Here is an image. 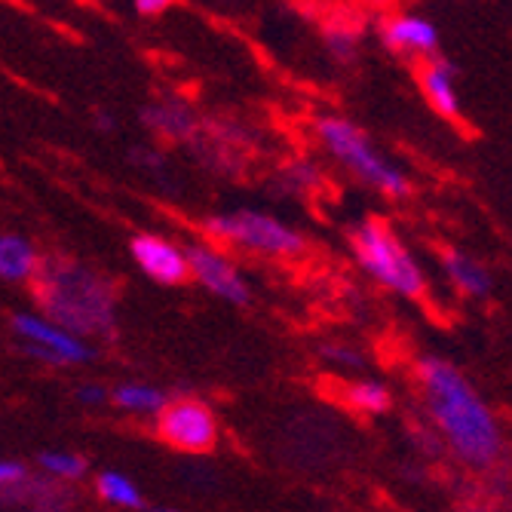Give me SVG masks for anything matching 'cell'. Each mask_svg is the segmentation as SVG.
Returning <instances> with one entry per match:
<instances>
[{
  "mask_svg": "<svg viewBox=\"0 0 512 512\" xmlns=\"http://www.w3.org/2000/svg\"><path fill=\"white\" fill-rule=\"evenodd\" d=\"M417 83H421L424 99L436 114H442L448 120L460 117L463 102H460V89H457V71L451 62H445L439 53L424 59L421 71H417Z\"/></svg>",
  "mask_w": 512,
  "mask_h": 512,
  "instance_id": "obj_11",
  "label": "cell"
},
{
  "mask_svg": "<svg viewBox=\"0 0 512 512\" xmlns=\"http://www.w3.org/2000/svg\"><path fill=\"white\" fill-rule=\"evenodd\" d=\"M286 181H289V188L292 191H304L307 184H319V172L313 163H295L289 172H286Z\"/></svg>",
  "mask_w": 512,
  "mask_h": 512,
  "instance_id": "obj_20",
  "label": "cell"
},
{
  "mask_svg": "<svg viewBox=\"0 0 512 512\" xmlns=\"http://www.w3.org/2000/svg\"><path fill=\"white\" fill-rule=\"evenodd\" d=\"M442 270H445V276H448V283H451L463 298H476V301H482V298H488V295L494 292V276H491V270H488L482 261H476L473 255H467V252L448 249V252L442 255Z\"/></svg>",
  "mask_w": 512,
  "mask_h": 512,
  "instance_id": "obj_12",
  "label": "cell"
},
{
  "mask_svg": "<svg viewBox=\"0 0 512 512\" xmlns=\"http://www.w3.org/2000/svg\"><path fill=\"white\" fill-rule=\"evenodd\" d=\"M353 255L365 276H371L381 289L417 301L427 295V273L414 252L402 243L396 230L378 218H365L353 230Z\"/></svg>",
  "mask_w": 512,
  "mask_h": 512,
  "instance_id": "obj_4",
  "label": "cell"
},
{
  "mask_svg": "<svg viewBox=\"0 0 512 512\" xmlns=\"http://www.w3.org/2000/svg\"><path fill=\"white\" fill-rule=\"evenodd\" d=\"M142 120L166 135V138H178V142H184V138H191L197 132V114L188 108V105H181V102H157V105H148L142 111Z\"/></svg>",
  "mask_w": 512,
  "mask_h": 512,
  "instance_id": "obj_14",
  "label": "cell"
},
{
  "mask_svg": "<svg viewBox=\"0 0 512 512\" xmlns=\"http://www.w3.org/2000/svg\"><path fill=\"white\" fill-rule=\"evenodd\" d=\"M74 396H77V402H83V405H105V402H111V390L102 387V384H96V381L80 384Z\"/></svg>",
  "mask_w": 512,
  "mask_h": 512,
  "instance_id": "obj_21",
  "label": "cell"
},
{
  "mask_svg": "<svg viewBox=\"0 0 512 512\" xmlns=\"http://www.w3.org/2000/svg\"><path fill=\"white\" fill-rule=\"evenodd\" d=\"M37 267H40V255L31 240L19 234L0 237V279H4V283L25 286L34 279Z\"/></svg>",
  "mask_w": 512,
  "mask_h": 512,
  "instance_id": "obj_13",
  "label": "cell"
},
{
  "mask_svg": "<svg viewBox=\"0 0 512 512\" xmlns=\"http://www.w3.org/2000/svg\"><path fill=\"white\" fill-rule=\"evenodd\" d=\"M28 482V467L22 460H0V491H19Z\"/></svg>",
  "mask_w": 512,
  "mask_h": 512,
  "instance_id": "obj_19",
  "label": "cell"
},
{
  "mask_svg": "<svg viewBox=\"0 0 512 512\" xmlns=\"http://www.w3.org/2000/svg\"><path fill=\"white\" fill-rule=\"evenodd\" d=\"M157 433L166 445L184 454L212 451L218 442V421L200 399H169L157 414Z\"/></svg>",
  "mask_w": 512,
  "mask_h": 512,
  "instance_id": "obj_7",
  "label": "cell"
},
{
  "mask_svg": "<svg viewBox=\"0 0 512 512\" xmlns=\"http://www.w3.org/2000/svg\"><path fill=\"white\" fill-rule=\"evenodd\" d=\"M172 7V0H135V10L142 16H160Z\"/></svg>",
  "mask_w": 512,
  "mask_h": 512,
  "instance_id": "obj_22",
  "label": "cell"
},
{
  "mask_svg": "<svg viewBox=\"0 0 512 512\" xmlns=\"http://www.w3.org/2000/svg\"><path fill=\"white\" fill-rule=\"evenodd\" d=\"M13 335L19 347L43 362V365H56V368H80L96 359V347L89 338L65 329L62 322L50 319L46 313H16L13 316Z\"/></svg>",
  "mask_w": 512,
  "mask_h": 512,
  "instance_id": "obj_6",
  "label": "cell"
},
{
  "mask_svg": "<svg viewBox=\"0 0 512 512\" xmlns=\"http://www.w3.org/2000/svg\"><path fill=\"white\" fill-rule=\"evenodd\" d=\"M40 313L83 338H108L117 325V289L96 267L74 258L40 261L34 279Z\"/></svg>",
  "mask_w": 512,
  "mask_h": 512,
  "instance_id": "obj_2",
  "label": "cell"
},
{
  "mask_svg": "<svg viewBox=\"0 0 512 512\" xmlns=\"http://www.w3.org/2000/svg\"><path fill=\"white\" fill-rule=\"evenodd\" d=\"M316 138L322 151L329 154L344 172H350L359 184L378 191L390 200H402L411 194V178L405 175L402 166H396L375 142L368 138V132L338 114H325L316 120Z\"/></svg>",
  "mask_w": 512,
  "mask_h": 512,
  "instance_id": "obj_3",
  "label": "cell"
},
{
  "mask_svg": "<svg viewBox=\"0 0 512 512\" xmlns=\"http://www.w3.org/2000/svg\"><path fill=\"white\" fill-rule=\"evenodd\" d=\"M96 494L102 497V503L108 506H117V509H138V506H145V497L142 491H138V485L123 476V473H102L96 479Z\"/></svg>",
  "mask_w": 512,
  "mask_h": 512,
  "instance_id": "obj_16",
  "label": "cell"
},
{
  "mask_svg": "<svg viewBox=\"0 0 512 512\" xmlns=\"http://www.w3.org/2000/svg\"><path fill=\"white\" fill-rule=\"evenodd\" d=\"M111 402L135 417H157L160 408L169 402L166 390L154 387V384H142V381H126L117 390H111Z\"/></svg>",
  "mask_w": 512,
  "mask_h": 512,
  "instance_id": "obj_15",
  "label": "cell"
},
{
  "mask_svg": "<svg viewBox=\"0 0 512 512\" xmlns=\"http://www.w3.org/2000/svg\"><path fill=\"white\" fill-rule=\"evenodd\" d=\"M132 261L135 267L142 270L151 283H160V286H181L184 279H191V270H188V252L184 246L166 240V237H157V234H142L135 237L132 246Z\"/></svg>",
  "mask_w": 512,
  "mask_h": 512,
  "instance_id": "obj_9",
  "label": "cell"
},
{
  "mask_svg": "<svg viewBox=\"0 0 512 512\" xmlns=\"http://www.w3.org/2000/svg\"><path fill=\"white\" fill-rule=\"evenodd\" d=\"M184 252H188L191 279H197L209 295L234 304V307H246L252 301V286H249L246 273L224 252V246H218L215 240L191 243V246H184Z\"/></svg>",
  "mask_w": 512,
  "mask_h": 512,
  "instance_id": "obj_8",
  "label": "cell"
},
{
  "mask_svg": "<svg viewBox=\"0 0 512 512\" xmlns=\"http://www.w3.org/2000/svg\"><path fill=\"white\" fill-rule=\"evenodd\" d=\"M206 234L224 249H240L261 258H298L304 252V234L279 215L261 209H234L206 221Z\"/></svg>",
  "mask_w": 512,
  "mask_h": 512,
  "instance_id": "obj_5",
  "label": "cell"
},
{
  "mask_svg": "<svg viewBox=\"0 0 512 512\" xmlns=\"http://www.w3.org/2000/svg\"><path fill=\"white\" fill-rule=\"evenodd\" d=\"M417 387L454 460L476 473H497L506 463V436L470 378L442 356H424L417 362Z\"/></svg>",
  "mask_w": 512,
  "mask_h": 512,
  "instance_id": "obj_1",
  "label": "cell"
},
{
  "mask_svg": "<svg viewBox=\"0 0 512 512\" xmlns=\"http://www.w3.org/2000/svg\"><path fill=\"white\" fill-rule=\"evenodd\" d=\"M37 463L43 476L53 482H77L86 476V460L74 451H43Z\"/></svg>",
  "mask_w": 512,
  "mask_h": 512,
  "instance_id": "obj_18",
  "label": "cell"
},
{
  "mask_svg": "<svg viewBox=\"0 0 512 512\" xmlns=\"http://www.w3.org/2000/svg\"><path fill=\"white\" fill-rule=\"evenodd\" d=\"M381 40L390 53L424 62L439 53V28L417 13H393L381 22Z\"/></svg>",
  "mask_w": 512,
  "mask_h": 512,
  "instance_id": "obj_10",
  "label": "cell"
},
{
  "mask_svg": "<svg viewBox=\"0 0 512 512\" xmlns=\"http://www.w3.org/2000/svg\"><path fill=\"white\" fill-rule=\"evenodd\" d=\"M344 402L350 408L362 411V414H381V411H387L393 405V396H390V390L381 381L365 378V381H353L344 390Z\"/></svg>",
  "mask_w": 512,
  "mask_h": 512,
  "instance_id": "obj_17",
  "label": "cell"
}]
</instances>
